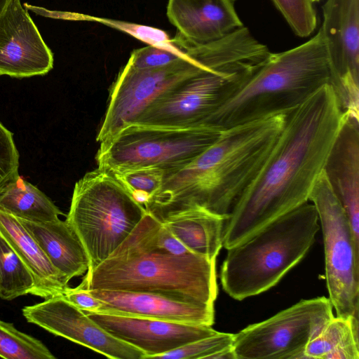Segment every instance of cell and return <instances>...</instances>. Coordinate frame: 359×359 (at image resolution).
Segmentation results:
<instances>
[{"label":"cell","mask_w":359,"mask_h":359,"mask_svg":"<svg viewBox=\"0 0 359 359\" xmlns=\"http://www.w3.org/2000/svg\"><path fill=\"white\" fill-rule=\"evenodd\" d=\"M287 113L222 130L190 163L165 175L161 188L144 206L147 213L161 222L173 214L201 208L226 219L266 161Z\"/></svg>","instance_id":"cell-2"},{"label":"cell","mask_w":359,"mask_h":359,"mask_svg":"<svg viewBox=\"0 0 359 359\" xmlns=\"http://www.w3.org/2000/svg\"><path fill=\"white\" fill-rule=\"evenodd\" d=\"M209 358L211 359H236L232 346H228L214 353Z\"/></svg>","instance_id":"cell-34"},{"label":"cell","mask_w":359,"mask_h":359,"mask_svg":"<svg viewBox=\"0 0 359 359\" xmlns=\"http://www.w3.org/2000/svg\"><path fill=\"white\" fill-rule=\"evenodd\" d=\"M331 70L320 29L306 42L269 55L212 115L208 128L225 129L287 113L330 84Z\"/></svg>","instance_id":"cell-4"},{"label":"cell","mask_w":359,"mask_h":359,"mask_svg":"<svg viewBox=\"0 0 359 359\" xmlns=\"http://www.w3.org/2000/svg\"><path fill=\"white\" fill-rule=\"evenodd\" d=\"M33 287L30 271L0 234V297L13 300L31 294Z\"/></svg>","instance_id":"cell-24"},{"label":"cell","mask_w":359,"mask_h":359,"mask_svg":"<svg viewBox=\"0 0 359 359\" xmlns=\"http://www.w3.org/2000/svg\"><path fill=\"white\" fill-rule=\"evenodd\" d=\"M155 240L160 248L172 254L184 255L191 252L160 222L155 230Z\"/></svg>","instance_id":"cell-33"},{"label":"cell","mask_w":359,"mask_h":359,"mask_svg":"<svg viewBox=\"0 0 359 359\" xmlns=\"http://www.w3.org/2000/svg\"><path fill=\"white\" fill-rule=\"evenodd\" d=\"M358 318H331L306 346V358L359 359Z\"/></svg>","instance_id":"cell-22"},{"label":"cell","mask_w":359,"mask_h":359,"mask_svg":"<svg viewBox=\"0 0 359 359\" xmlns=\"http://www.w3.org/2000/svg\"><path fill=\"white\" fill-rule=\"evenodd\" d=\"M311 1L314 4L315 2H318V1H319L320 0H311Z\"/></svg>","instance_id":"cell-36"},{"label":"cell","mask_w":359,"mask_h":359,"mask_svg":"<svg viewBox=\"0 0 359 359\" xmlns=\"http://www.w3.org/2000/svg\"><path fill=\"white\" fill-rule=\"evenodd\" d=\"M11 0H0V15L8 4Z\"/></svg>","instance_id":"cell-35"},{"label":"cell","mask_w":359,"mask_h":359,"mask_svg":"<svg viewBox=\"0 0 359 359\" xmlns=\"http://www.w3.org/2000/svg\"><path fill=\"white\" fill-rule=\"evenodd\" d=\"M19 153L13 133L0 122V193L20 176Z\"/></svg>","instance_id":"cell-30"},{"label":"cell","mask_w":359,"mask_h":359,"mask_svg":"<svg viewBox=\"0 0 359 359\" xmlns=\"http://www.w3.org/2000/svg\"><path fill=\"white\" fill-rule=\"evenodd\" d=\"M158 221L147 212L102 262L87 271L88 290L157 292L212 304L217 297L216 260L175 255L156 243Z\"/></svg>","instance_id":"cell-3"},{"label":"cell","mask_w":359,"mask_h":359,"mask_svg":"<svg viewBox=\"0 0 359 359\" xmlns=\"http://www.w3.org/2000/svg\"><path fill=\"white\" fill-rule=\"evenodd\" d=\"M107 332L144 353V359L216 333L212 326L156 318L84 311Z\"/></svg>","instance_id":"cell-15"},{"label":"cell","mask_w":359,"mask_h":359,"mask_svg":"<svg viewBox=\"0 0 359 359\" xmlns=\"http://www.w3.org/2000/svg\"><path fill=\"white\" fill-rule=\"evenodd\" d=\"M0 357L6 359H55L40 340L0 320Z\"/></svg>","instance_id":"cell-25"},{"label":"cell","mask_w":359,"mask_h":359,"mask_svg":"<svg viewBox=\"0 0 359 359\" xmlns=\"http://www.w3.org/2000/svg\"><path fill=\"white\" fill-rule=\"evenodd\" d=\"M18 219L68 282L87 272L89 259L86 250L66 220L59 218L49 222Z\"/></svg>","instance_id":"cell-20"},{"label":"cell","mask_w":359,"mask_h":359,"mask_svg":"<svg viewBox=\"0 0 359 359\" xmlns=\"http://www.w3.org/2000/svg\"><path fill=\"white\" fill-rule=\"evenodd\" d=\"M323 171L359 243V118L347 113Z\"/></svg>","instance_id":"cell-17"},{"label":"cell","mask_w":359,"mask_h":359,"mask_svg":"<svg viewBox=\"0 0 359 359\" xmlns=\"http://www.w3.org/2000/svg\"><path fill=\"white\" fill-rule=\"evenodd\" d=\"M222 131L130 123L102 142L95 160L108 172L156 167L165 174L180 169L212 144Z\"/></svg>","instance_id":"cell-8"},{"label":"cell","mask_w":359,"mask_h":359,"mask_svg":"<svg viewBox=\"0 0 359 359\" xmlns=\"http://www.w3.org/2000/svg\"><path fill=\"white\" fill-rule=\"evenodd\" d=\"M53 54L20 0H11L0 15V76L45 75Z\"/></svg>","instance_id":"cell-14"},{"label":"cell","mask_w":359,"mask_h":359,"mask_svg":"<svg viewBox=\"0 0 359 359\" xmlns=\"http://www.w3.org/2000/svg\"><path fill=\"white\" fill-rule=\"evenodd\" d=\"M183 55L171 42L149 45L133 51L127 63L137 69L158 68L176 61Z\"/></svg>","instance_id":"cell-29"},{"label":"cell","mask_w":359,"mask_h":359,"mask_svg":"<svg viewBox=\"0 0 359 359\" xmlns=\"http://www.w3.org/2000/svg\"><path fill=\"white\" fill-rule=\"evenodd\" d=\"M329 298L302 299L234 334L236 359H304L309 341L334 317Z\"/></svg>","instance_id":"cell-10"},{"label":"cell","mask_w":359,"mask_h":359,"mask_svg":"<svg viewBox=\"0 0 359 359\" xmlns=\"http://www.w3.org/2000/svg\"><path fill=\"white\" fill-rule=\"evenodd\" d=\"M102 302L97 312L212 326L214 305L157 292L89 290Z\"/></svg>","instance_id":"cell-16"},{"label":"cell","mask_w":359,"mask_h":359,"mask_svg":"<svg viewBox=\"0 0 359 359\" xmlns=\"http://www.w3.org/2000/svg\"><path fill=\"white\" fill-rule=\"evenodd\" d=\"M234 334L217 332L216 333L193 341L175 348L155 358L184 359L209 358L214 353L232 346Z\"/></svg>","instance_id":"cell-28"},{"label":"cell","mask_w":359,"mask_h":359,"mask_svg":"<svg viewBox=\"0 0 359 359\" xmlns=\"http://www.w3.org/2000/svg\"><path fill=\"white\" fill-rule=\"evenodd\" d=\"M346 114L329 84L287 113L266 161L225 220L222 247L308 202Z\"/></svg>","instance_id":"cell-1"},{"label":"cell","mask_w":359,"mask_h":359,"mask_svg":"<svg viewBox=\"0 0 359 359\" xmlns=\"http://www.w3.org/2000/svg\"><path fill=\"white\" fill-rule=\"evenodd\" d=\"M111 173L144 208L161 188L165 175L163 170L156 167H143Z\"/></svg>","instance_id":"cell-26"},{"label":"cell","mask_w":359,"mask_h":359,"mask_svg":"<svg viewBox=\"0 0 359 359\" xmlns=\"http://www.w3.org/2000/svg\"><path fill=\"white\" fill-rule=\"evenodd\" d=\"M225 220L204 208H194L170 215L161 223L189 251L216 260L222 248Z\"/></svg>","instance_id":"cell-21"},{"label":"cell","mask_w":359,"mask_h":359,"mask_svg":"<svg viewBox=\"0 0 359 359\" xmlns=\"http://www.w3.org/2000/svg\"><path fill=\"white\" fill-rule=\"evenodd\" d=\"M201 65L186 55L165 66L137 69L126 64L110 89L104 119L96 140L100 143L133 123L156 99L197 72Z\"/></svg>","instance_id":"cell-11"},{"label":"cell","mask_w":359,"mask_h":359,"mask_svg":"<svg viewBox=\"0 0 359 359\" xmlns=\"http://www.w3.org/2000/svg\"><path fill=\"white\" fill-rule=\"evenodd\" d=\"M62 295L69 302L83 311L97 312L102 302L95 297L83 282L76 287H66Z\"/></svg>","instance_id":"cell-32"},{"label":"cell","mask_w":359,"mask_h":359,"mask_svg":"<svg viewBox=\"0 0 359 359\" xmlns=\"http://www.w3.org/2000/svg\"><path fill=\"white\" fill-rule=\"evenodd\" d=\"M28 323L112 359H144L140 349L114 337L63 295L22 309Z\"/></svg>","instance_id":"cell-13"},{"label":"cell","mask_w":359,"mask_h":359,"mask_svg":"<svg viewBox=\"0 0 359 359\" xmlns=\"http://www.w3.org/2000/svg\"><path fill=\"white\" fill-rule=\"evenodd\" d=\"M320 28L341 109L359 118V0H326Z\"/></svg>","instance_id":"cell-12"},{"label":"cell","mask_w":359,"mask_h":359,"mask_svg":"<svg viewBox=\"0 0 359 359\" xmlns=\"http://www.w3.org/2000/svg\"><path fill=\"white\" fill-rule=\"evenodd\" d=\"M95 20L123 30L142 41L149 43V45H165L170 43V39H168L166 33L156 28L106 19Z\"/></svg>","instance_id":"cell-31"},{"label":"cell","mask_w":359,"mask_h":359,"mask_svg":"<svg viewBox=\"0 0 359 359\" xmlns=\"http://www.w3.org/2000/svg\"><path fill=\"white\" fill-rule=\"evenodd\" d=\"M294 34L311 35L317 26L316 12L311 0H271Z\"/></svg>","instance_id":"cell-27"},{"label":"cell","mask_w":359,"mask_h":359,"mask_svg":"<svg viewBox=\"0 0 359 359\" xmlns=\"http://www.w3.org/2000/svg\"><path fill=\"white\" fill-rule=\"evenodd\" d=\"M0 210L32 222H49L62 212L36 187L20 177L0 193Z\"/></svg>","instance_id":"cell-23"},{"label":"cell","mask_w":359,"mask_h":359,"mask_svg":"<svg viewBox=\"0 0 359 359\" xmlns=\"http://www.w3.org/2000/svg\"><path fill=\"white\" fill-rule=\"evenodd\" d=\"M146 214L111 172L97 168L76 182L65 220L86 250L89 270L104 260Z\"/></svg>","instance_id":"cell-7"},{"label":"cell","mask_w":359,"mask_h":359,"mask_svg":"<svg viewBox=\"0 0 359 359\" xmlns=\"http://www.w3.org/2000/svg\"><path fill=\"white\" fill-rule=\"evenodd\" d=\"M266 60L239 43L229 41L215 43L194 57L201 65L197 72L160 96L133 123L208 128L215 111Z\"/></svg>","instance_id":"cell-5"},{"label":"cell","mask_w":359,"mask_h":359,"mask_svg":"<svg viewBox=\"0 0 359 359\" xmlns=\"http://www.w3.org/2000/svg\"><path fill=\"white\" fill-rule=\"evenodd\" d=\"M0 234L30 271L34 278L31 294L45 299L62 295L69 282L53 266L18 218L0 210Z\"/></svg>","instance_id":"cell-19"},{"label":"cell","mask_w":359,"mask_h":359,"mask_svg":"<svg viewBox=\"0 0 359 359\" xmlns=\"http://www.w3.org/2000/svg\"><path fill=\"white\" fill-rule=\"evenodd\" d=\"M309 201L316 209L322 228L329 299L337 316L358 318L359 243L324 171L314 184Z\"/></svg>","instance_id":"cell-9"},{"label":"cell","mask_w":359,"mask_h":359,"mask_svg":"<svg viewBox=\"0 0 359 359\" xmlns=\"http://www.w3.org/2000/svg\"><path fill=\"white\" fill-rule=\"evenodd\" d=\"M318 222L306 202L228 249L220 269L224 292L241 301L275 286L308 252Z\"/></svg>","instance_id":"cell-6"},{"label":"cell","mask_w":359,"mask_h":359,"mask_svg":"<svg viewBox=\"0 0 359 359\" xmlns=\"http://www.w3.org/2000/svg\"><path fill=\"white\" fill-rule=\"evenodd\" d=\"M167 16L177 34L194 44L219 40L243 26L233 0H168Z\"/></svg>","instance_id":"cell-18"}]
</instances>
